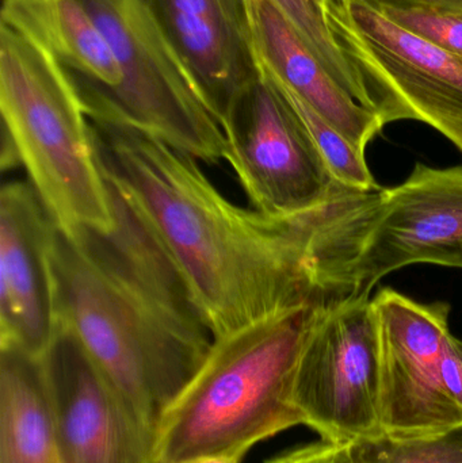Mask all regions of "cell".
<instances>
[{
	"label": "cell",
	"mask_w": 462,
	"mask_h": 463,
	"mask_svg": "<svg viewBox=\"0 0 462 463\" xmlns=\"http://www.w3.org/2000/svg\"><path fill=\"white\" fill-rule=\"evenodd\" d=\"M184 463H240L232 461V459H225V458H201L194 459V461L184 462Z\"/></svg>",
	"instance_id": "obj_24"
},
{
	"label": "cell",
	"mask_w": 462,
	"mask_h": 463,
	"mask_svg": "<svg viewBox=\"0 0 462 463\" xmlns=\"http://www.w3.org/2000/svg\"><path fill=\"white\" fill-rule=\"evenodd\" d=\"M293 402L322 440L349 446L382 434L379 334L368 294H331L296 364Z\"/></svg>",
	"instance_id": "obj_8"
},
{
	"label": "cell",
	"mask_w": 462,
	"mask_h": 463,
	"mask_svg": "<svg viewBox=\"0 0 462 463\" xmlns=\"http://www.w3.org/2000/svg\"><path fill=\"white\" fill-rule=\"evenodd\" d=\"M365 2L376 5L434 8V10L462 13V0H365Z\"/></svg>",
	"instance_id": "obj_23"
},
{
	"label": "cell",
	"mask_w": 462,
	"mask_h": 463,
	"mask_svg": "<svg viewBox=\"0 0 462 463\" xmlns=\"http://www.w3.org/2000/svg\"><path fill=\"white\" fill-rule=\"evenodd\" d=\"M333 78L361 105L368 108L365 90L339 48L330 24L315 0H273ZM373 111V110H372ZM374 113V111H373Z\"/></svg>",
	"instance_id": "obj_19"
},
{
	"label": "cell",
	"mask_w": 462,
	"mask_h": 463,
	"mask_svg": "<svg viewBox=\"0 0 462 463\" xmlns=\"http://www.w3.org/2000/svg\"><path fill=\"white\" fill-rule=\"evenodd\" d=\"M376 7L399 26L462 57V13L401 5Z\"/></svg>",
	"instance_id": "obj_20"
},
{
	"label": "cell",
	"mask_w": 462,
	"mask_h": 463,
	"mask_svg": "<svg viewBox=\"0 0 462 463\" xmlns=\"http://www.w3.org/2000/svg\"><path fill=\"white\" fill-rule=\"evenodd\" d=\"M103 175L113 227L54 230L60 326L155 435L163 411L203 366L214 336L143 212Z\"/></svg>",
	"instance_id": "obj_2"
},
{
	"label": "cell",
	"mask_w": 462,
	"mask_h": 463,
	"mask_svg": "<svg viewBox=\"0 0 462 463\" xmlns=\"http://www.w3.org/2000/svg\"><path fill=\"white\" fill-rule=\"evenodd\" d=\"M160 19L222 127L262 76L252 0H154Z\"/></svg>",
	"instance_id": "obj_13"
},
{
	"label": "cell",
	"mask_w": 462,
	"mask_h": 463,
	"mask_svg": "<svg viewBox=\"0 0 462 463\" xmlns=\"http://www.w3.org/2000/svg\"><path fill=\"white\" fill-rule=\"evenodd\" d=\"M3 168L21 165L67 234L114 225L91 124L68 71L34 41L0 27Z\"/></svg>",
	"instance_id": "obj_4"
},
{
	"label": "cell",
	"mask_w": 462,
	"mask_h": 463,
	"mask_svg": "<svg viewBox=\"0 0 462 463\" xmlns=\"http://www.w3.org/2000/svg\"><path fill=\"white\" fill-rule=\"evenodd\" d=\"M0 463H61L40 359L0 348Z\"/></svg>",
	"instance_id": "obj_16"
},
{
	"label": "cell",
	"mask_w": 462,
	"mask_h": 463,
	"mask_svg": "<svg viewBox=\"0 0 462 463\" xmlns=\"http://www.w3.org/2000/svg\"><path fill=\"white\" fill-rule=\"evenodd\" d=\"M266 463H354L349 446L322 442L293 449Z\"/></svg>",
	"instance_id": "obj_21"
},
{
	"label": "cell",
	"mask_w": 462,
	"mask_h": 463,
	"mask_svg": "<svg viewBox=\"0 0 462 463\" xmlns=\"http://www.w3.org/2000/svg\"><path fill=\"white\" fill-rule=\"evenodd\" d=\"M2 24L45 48L83 103L105 102L121 86L116 57L80 0H3Z\"/></svg>",
	"instance_id": "obj_15"
},
{
	"label": "cell",
	"mask_w": 462,
	"mask_h": 463,
	"mask_svg": "<svg viewBox=\"0 0 462 463\" xmlns=\"http://www.w3.org/2000/svg\"><path fill=\"white\" fill-rule=\"evenodd\" d=\"M317 280L336 294H368L412 264L462 269V167L418 163L403 184L352 192L325 208L312 240Z\"/></svg>",
	"instance_id": "obj_5"
},
{
	"label": "cell",
	"mask_w": 462,
	"mask_h": 463,
	"mask_svg": "<svg viewBox=\"0 0 462 463\" xmlns=\"http://www.w3.org/2000/svg\"><path fill=\"white\" fill-rule=\"evenodd\" d=\"M315 2H316V5H319L320 10L323 11L325 18H327L328 11H330L331 5H334L335 0H315Z\"/></svg>",
	"instance_id": "obj_25"
},
{
	"label": "cell",
	"mask_w": 462,
	"mask_h": 463,
	"mask_svg": "<svg viewBox=\"0 0 462 463\" xmlns=\"http://www.w3.org/2000/svg\"><path fill=\"white\" fill-rule=\"evenodd\" d=\"M121 70L119 89L87 114L121 119L201 163L225 160L224 132L182 61L154 0H80Z\"/></svg>",
	"instance_id": "obj_6"
},
{
	"label": "cell",
	"mask_w": 462,
	"mask_h": 463,
	"mask_svg": "<svg viewBox=\"0 0 462 463\" xmlns=\"http://www.w3.org/2000/svg\"><path fill=\"white\" fill-rule=\"evenodd\" d=\"M89 119L103 173L154 228L214 340L327 293L312 253L327 205L263 216L228 200L192 155L121 119Z\"/></svg>",
	"instance_id": "obj_1"
},
{
	"label": "cell",
	"mask_w": 462,
	"mask_h": 463,
	"mask_svg": "<svg viewBox=\"0 0 462 463\" xmlns=\"http://www.w3.org/2000/svg\"><path fill=\"white\" fill-rule=\"evenodd\" d=\"M331 294L214 340L203 366L160 415L155 463L241 462L258 443L304 424L293 402L296 364Z\"/></svg>",
	"instance_id": "obj_3"
},
{
	"label": "cell",
	"mask_w": 462,
	"mask_h": 463,
	"mask_svg": "<svg viewBox=\"0 0 462 463\" xmlns=\"http://www.w3.org/2000/svg\"><path fill=\"white\" fill-rule=\"evenodd\" d=\"M271 80L276 83L279 91L300 117L334 179L342 186L349 187L355 192L369 193L379 190V184L369 170L365 154L295 92L290 91L276 79L271 78Z\"/></svg>",
	"instance_id": "obj_17"
},
{
	"label": "cell",
	"mask_w": 462,
	"mask_h": 463,
	"mask_svg": "<svg viewBox=\"0 0 462 463\" xmlns=\"http://www.w3.org/2000/svg\"><path fill=\"white\" fill-rule=\"evenodd\" d=\"M252 15L263 70L366 154L384 129L382 118L333 78L273 0H252Z\"/></svg>",
	"instance_id": "obj_14"
},
{
	"label": "cell",
	"mask_w": 462,
	"mask_h": 463,
	"mask_svg": "<svg viewBox=\"0 0 462 463\" xmlns=\"http://www.w3.org/2000/svg\"><path fill=\"white\" fill-rule=\"evenodd\" d=\"M56 224L27 181L0 192V348L41 359L60 331L52 244Z\"/></svg>",
	"instance_id": "obj_12"
},
{
	"label": "cell",
	"mask_w": 462,
	"mask_h": 463,
	"mask_svg": "<svg viewBox=\"0 0 462 463\" xmlns=\"http://www.w3.org/2000/svg\"><path fill=\"white\" fill-rule=\"evenodd\" d=\"M40 364L61 463H155V435L67 328Z\"/></svg>",
	"instance_id": "obj_11"
},
{
	"label": "cell",
	"mask_w": 462,
	"mask_h": 463,
	"mask_svg": "<svg viewBox=\"0 0 462 463\" xmlns=\"http://www.w3.org/2000/svg\"><path fill=\"white\" fill-rule=\"evenodd\" d=\"M327 22L384 125L423 122L462 154V57L399 26L365 0H335Z\"/></svg>",
	"instance_id": "obj_7"
},
{
	"label": "cell",
	"mask_w": 462,
	"mask_h": 463,
	"mask_svg": "<svg viewBox=\"0 0 462 463\" xmlns=\"http://www.w3.org/2000/svg\"><path fill=\"white\" fill-rule=\"evenodd\" d=\"M439 374L449 396L462 407V340L452 332L442 345Z\"/></svg>",
	"instance_id": "obj_22"
},
{
	"label": "cell",
	"mask_w": 462,
	"mask_h": 463,
	"mask_svg": "<svg viewBox=\"0 0 462 463\" xmlns=\"http://www.w3.org/2000/svg\"><path fill=\"white\" fill-rule=\"evenodd\" d=\"M349 448L354 463H462V421L414 437L382 432Z\"/></svg>",
	"instance_id": "obj_18"
},
{
	"label": "cell",
	"mask_w": 462,
	"mask_h": 463,
	"mask_svg": "<svg viewBox=\"0 0 462 463\" xmlns=\"http://www.w3.org/2000/svg\"><path fill=\"white\" fill-rule=\"evenodd\" d=\"M380 353V416L384 434L414 437L462 421V407L439 374L450 334V305L414 301L382 288L372 298Z\"/></svg>",
	"instance_id": "obj_10"
},
{
	"label": "cell",
	"mask_w": 462,
	"mask_h": 463,
	"mask_svg": "<svg viewBox=\"0 0 462 463\" xmlns=\"http://www.w3.org/2000/svg\"><path fill=\"white\" fill-rule=\"evenodd\" d=\"M222 128L225 162L251 209L263 216H300L352 190L334 179L300 117L263 68Z\"/></svg>",
	"instance_id": "obj_9"
}]
</instances>
